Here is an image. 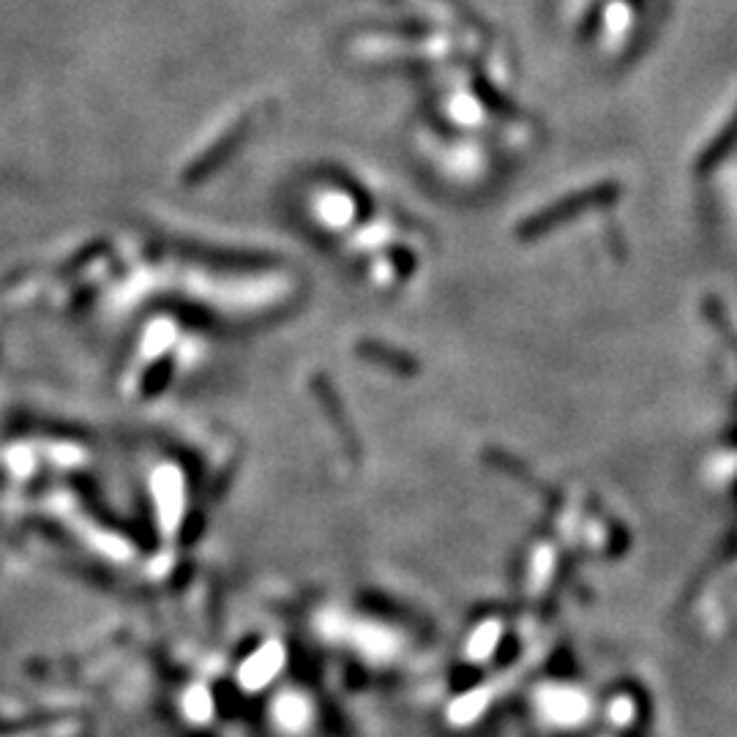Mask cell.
<instances>
[{
	"label": "cell",
	"instance_id": "cell-1",
	"mask_svg": "<svg viewBox=\"0 0 737 737\" xmlns=\"http://www.w3.org/2000/svg\"><path fill=\"white\" fill-rule=\"evenodd\" d=\"M538 710L555 727H576L587 716V697L568 686H549L538 691Z\"/></svg>",
	"mask_w": 737,
	"mask_h": 737
}]
</instances>
